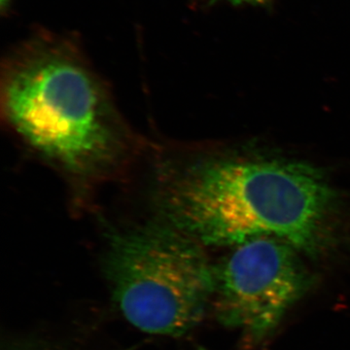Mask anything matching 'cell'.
Masks as SVG:
<instances>
[{
	"label": "cell",
	"instance_id": "obj_1",
	"mask_svg": "<svg viewBox=\"0 0 350 350\" xmlns=\"http://www.w3.org/2000/svg\"><path fill=\"white\" fill-rule=\"evenodd\" d=\"M0 101L16 137L77 192L118 176L137 151L100 78L63 41H32L9 57Z\"/></svg>",
	"mask_w": 350,
	"mask_h": 350
},
{
	"label": "cell",
	"instance_id": "obj_2",
	"mask_svg": "<svg viewBox=\"0 0 350 350\" xmlns=\"http://www.w3.org/2000/svg\"><path fill=\"white\" fill-rule=\"evenodd\" d=\"M330 187L306 163L214 159L176 170L160 194L163 220L206 245L269 237L312 250L330 214Z\"/></svg>",
	"mask_w": 350,
	"mask_h": 350
},
{
	"label": "cell",
	"instance_id": "obj_3",
	"mask_svg": "<svg viewBox=\"0 0 350 350\" xmlns=\"http://www.w3.org/2000/svg\"><path fill=\"white\" fill-rule=\"evenodd\" d=\"M103 269L120 312L150 335L187 333L213 296L214 268L202 244L165 220L116 232Z\"/></svg>",
	"mask_w": 350,
	"mask_h": 350
},
{
	"label": "cell",
	"instance_id": "obj_4",
	"mask_svg": "<svg viewBox=\"0 0 350 350\" xmlns=\"http://www.w3.org/2000/svg\"><path fill=\"white\" fill-rule=\"evenodd\" d=\"M293 247L269 237L250 239L214 268L216 310L225 325L257 340L278 327L306 285Z\"/></svg>",
	"mask_w": 350,
	"mask_h": 350
},
{
	"label": "cell",
	"instance_id": "obj_5",
	"mask_svg": "<svg viewBox=\"0 0 350 350\" xmlns=\"http://www.w3.org/2000/svg\"><path fill=\"white\" fill-rule=\"evenodd\" d=\"M232 3H262L267 0H229Z\"/></svg>",
	"mask_w": 350,
	"mask_h": 350
},
{
	"label": "cell",
	"instance_id": "obj_6",
	"mask_svg": "<svg viewBox=\"0 0 350 350\" xmlns=\"http://www.w3.org/2000/svg\"><path fill=\"white\" fill-rule=\"evenodd\" d=\"M0 1H1L2 5H4V4H5L7 1H8V0H0Z\"/></svg>",
	"mask_w": 350,
	"mask_h": 350
}]
</instances>
